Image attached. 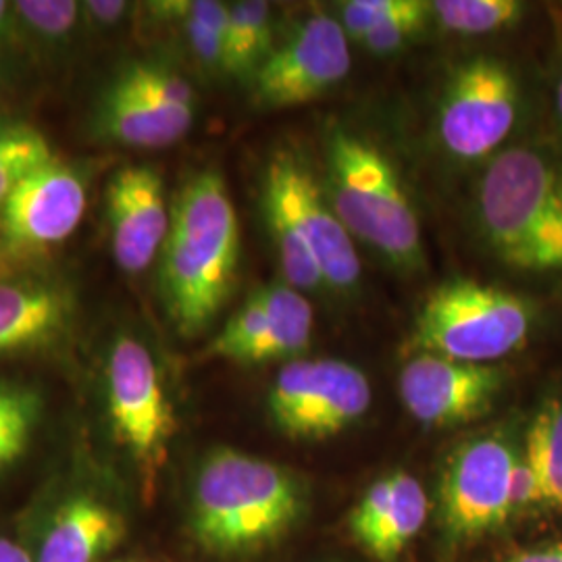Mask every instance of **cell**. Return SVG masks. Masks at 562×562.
I'll return each mask as SVG.
<instances>
[{"label":"cell","instance_id":"cell-1","mask_svg":"<svg viewBox=\"0 0 562 562\" xmlns=\"http://www.w3.org/2000/svg\"><path fill=\"white\" fill-rule=\"evenodd\" d=\"M306 498L304 483L290 469L234 448H213L192 483L190 531L211 554H252L296 527Z\"/></svg>","mask_w":562,"mask_h":562},{"label":"cell","instance_id":"cell-2","mask_svg":"<svg viewBox=\"0 0 562 562\" xmlns=\"http://www.w3.org/2000/svg\"><path fill=\"white\" fill-rule=\"evenodd\" d=\"M161 292L181 336H196L227 301L240 262V223L225 180L201 171L183 186L162 244Z\"/></svg>","mask_w":562,"mask_h":562},{"label":"cell","instance_id":"cell-3","mask_svg":"<svg viewBox=\"0 0 562 562\" xmlns=\"http://www.w3.org/2000/svg\"><path fill=\"white\" fill-rule=\"evenodd\" d=\"M477 223L508 267L562 271V150L527 142L487 162L477 183Z\"/></svg>","mask_w":562,"mask_h":562},{"label":"cell","instance_id":"cell-4","mask_svg":"<svg viewBox=\"0 0 562 562\" xmlns=\"http://www.w3.org/2000/svg\"><path fill=\"white\" fill-rule=\"evenodd\" d=\"M325 196L350 236L398 271L425 267L422 225L394 165L371 142L341 127L325 140Z\"/></svg>","mask_w":562,"mask_h":562},{"label":"cell","instance_id":"cell-5","mask_svg":"<svg viewBox=\"0 0 562 562\" xmlns=\"http://www.w3.org/2000/svg\"><path fill=\"white\" fill-rule=\"evenodd\" d=\"M531 323V306L508 290L471 280L448 281L423 302L408 352L496 364L521 350Z\"/></svg>","mask_w":562,"mask_h":562},{"label":"cell","instance_id":"cell-6","mask_svg":"<svg viewBox=\"0 0 562 562\" xmlns=\"http://www.w3.org/2000/svg\"><path fill=\"white\" fill-rule=\"evenodd\" d=\"M104 390L113 434L136 464L142 496L148 503L169 457L176 417L157 361L138 338L120 336L111 344Z\"/></svg>","mask_w":562,"mask_h":562},{"label":"cell","instance_id":"cell-7","mask_svg":"<svg viewBox=\"0 0 562 562\" xmlns=\"http://www.w3.org/2000/svg\"><path fill=\"white\" fill-rule=\"evenodd\" d=\"M519 443L503 431L462 442L443 462L438 515L450 546L480 542L517 519Z\"/></svg>","mask_w":562,"mask_h":562},{"label":"cell","instance_id":"cell-8","mask_svg":"<svg viewBox=\"0 0 562 562\" xmlns=\"http://www.w3.org/2000/svg\"><path fill=\"white\" fill-rule=\"evenodd\" d=\"M88 206L86 176L53 159L0 202V276L46 257L78 229Z\"/></svg>","mask_w":562,"mask_h":562},{"label":"cell","instance_id":"cell-9","mask_svg":"<svg viewBox=\"0 0 562 562\" xmlns=\"http://www.w3.org/2000/svg\"><path fill=\"white\" fill-rule=\"evenodd\" d=\"M521 109L513 69L496 57H475L457 67L438 102V140L459 161L494 155L510 136Z\"/></svg>","mask_w":562,"mask_h":562},{"label":"cell","instance_id":"cell-10","mask_svg":"<svg viewBox=\"0 0 562 562\" xmlns=\"http://www.w3.org/2000/svg\"><path fill=\"white\" fill-rule=\"evenodd\" d=\"M373 392L359 367L336 359L290 361L269 390L273 425L294 440H327L359 422Z\"/></svg>","mask_w":562,"mask_h":562},{"label":"cell","instance_id":"cell-11","mask_svg":"<svg viewBox=\"0 0 562 562\" xmlns=\"http://www.w3.org/2000/svg\"><path fill=\"white\" fill-rule=\"evenodd\" d=\"M262 199L280 204L301 232L322 271L323 285L352 292L361 281V259L313 171L288 150L278 153L265 173Z\"/></svg>","mask_w":562,"mask_h":562},{"label":"cell","instance_id":"cell-12","mask_svg":"<svg viewBox=\"0 0 562 562\" xmlns=\"http://www.w3.org/2000/svg\"><path fill=\"white\" fill-rule=\"evenodd\" d=\"M348 42L340 21L325 13L301 21L255 74V101L262 109H292L315 101L348 76L352 65Z\"/></svg>","mask_w":562,"mask_h":562},{"label":"cell","instance_id":"cell-13","mask_svg":"<svg viewBox=\"0 0 562 562\" xmlns=\"http://www.w3.org/2000/svg\"><path fill=\"white\" fill-rule=\"evenodd\" d=\"M506 371L498 364H471L438 355H411L402 367V404L427 427H454L487 415L503 394Z\"/></svg>","mask_w":562,"mask_h":562},{"label":"cell","instance_id":"cell-14","mask_svg":"<svg viewBox=\"0 0 562 562\" xmlns=\"http://www.w3.org/2000/svg\"><path fill=\"white\" fill-rule=\"evenodd\" d=\"M106 222L115 262L125 273H140L161 255L171 213L161 173L150 165L120 169L106 186Z\"/></svg>","mask_w":562,"mask_h":562},{"label":"cell","instance_id":"cell-15","mask_svg":"<svg viewBox=\"0 0 562 562\" xmlns=\"http://www.w3.org/2000/svg\"><path fill=\"white\" fill-rule=\"evenodd\" d=\"M78 304L63 281L0 276V359L55 348L74 327Z\"/></svg>","mask_w":562,"mask_h":562},{"label":"cell","instance_id":"cell-16","mask_svg":"<svg viewBox=\"0 0 562 562\" xmlns=\"http://www.w3.org/2000/svg\"><path fill=\"white\" fill-rule=\"evenodd\" d=\"M429 515V498L419 480L394 471L371 483L348 517V531L362 552L378 562H394L413 542Z\"/></svg>","mask_w":562,"mask_h":562},{"label":"cell","instance_id":"cell-17","mask_svg":"<svg viewBox=\"0 0 562 562\" xmlns=\"http://www.w3.org/2000/svg\"><path fill=\"white\" fill-rule=\"evenodd\" d=\"M517 519L562 517V387L527 423L515 473Z\"/></svg>","mask_w":562,"mask_h":562},{"label":"cell","instance_id":"cell-18","mask_svg":"<svg viewBox=\"0 0 562 562\" xmlns=\"http://www.w3.org/2000/svg\"><path fill=\"white\" fill-rule=\"evenodd\" d=\"M125 538V519L97 494L78 492L55 508L36 562H101Z\"/></svg>","mask_w":562,"mask_h":562},{"label":"cell","instance_id":"cell-19","mask_svg":"<svg viewBox=\"0 0 562 562\" xmlns=\"http://www.w3.org/2000/svg\"><path fill=\"white\" fill-rule=\"evenodd\" d=\"M192 123L165 111L115 78L94 104L90 130L99 140L127 148H165L183 138Z\"/></svg>","mask_w":562,"mask_h":562},{"label":"cell","instance_id":"cell-20","mask_svg":"<svg viewBox=\"0 0 562 562\" xmlns=\"http://www.w3.org/2000/svg\"><path fill=\"white\" fill-rule=\"evenodd\" d=\"M269 311V325L255 352L252 364L296 359L302 355L313 334V306L301 290L285 281L259 288Z\"/></svg>","mask_w":562,"mask_h":562},{"label":"cell","instance_id":"cell-21","mask_svg":"<svg viewBox=\"0 0 562 562\" xmlns=\"http://www.w3.org/2000/svg\"><path fill=\"white\" fill-rule=\"evenodd\" d=\"M273 53V9L262 0H240L227 4L225 74L255 78Z\"/></svg>","mask_w":562,"mask_h":562},{"label":"cell","instance_id":"cell-22","mask_svg":"<svg viewBox=\"0 0 562 562\" xmlns=\"http://www.w3.org/2000/svg\"><path fill=\"white\" fill-rule=\"evenodd\" d=\"M150 9L162 18L178 21L190 44V50L202 67L225 71V36L227 4L217 0L153 2Z\"/></svg>","mask_w":562,"mask_h":562},{"label":"cell","instance_id":"cell-23","mask_svg":"<svg viewBox=\"0 0 562 562\" xmlns=\"http://www.w3.org/2000/svg\"><path fill=\"white\" fill-rule=\"evenodd\" d=\"M42 415L44 396L36 385L0 380V475L25 457Z\"/></svg>","mask_w":562,"mask_h":562},{"label":"cell","instance_id":"cell-24","mask_svg":"<svg viewBox=\"0 0 562 562\" xmlns=\"http://www.w3.org/2000/svg\"><path fill=\"white\" fill-rule=\"evenodd\" d=\"M57 159L48 138L25 121L0 120V202L42 165Z\"/></svg>","mask_w":562,"mask_h":562},{"label":"cell","instance_id":"cell-25","mask_svg":"<svg viewBox=\"0 0 562 562\" xmlns=\"http://www.w3.org/2000/svg\"><path fill=\"white\" fill-rule=\"evenodd\" d=\"M525 4L517 0H436L431 15L446 32L480 36L501 32L521 20Z\"/></svg>","mask_w":562,"mask_h":562},{"label":"cell","instance_id":"cell-26","mask_svg":"<svg viewBox=\"0 0 562 562\" xmlns=\"http://www.w3.org/2000/svg\"><path fill=\"white\" fill-rule=\"evenodd\" d=\"M267 325H269V311L262 301L261 292L257 290L206 346L204 357L252 364L255 352L267 331Z\"/></svg>","mask_w":562,"mask_h":562},{"label":"cell","instance_id":"cell-27","mask_svg":"<svg viewBox=\"0 0 562 562\" xmlns=\"http://www.w3.org/2000/svg\"><path fill=\"white\" fill-rule=\"evenodd\" d=\"M123 83L136 90L148 101L162 106L169 113L194 121L196 97L190 81L183 80L178 71L159 63H132L117 76Z\"/></svg>","mask_w":562,"mask_h":562},{"label":"cell","instance_id":"cell-28","mask_svg":"<svg viewBox=\"0 0 562 562\" xmlns=\"http://www.w3.org/2000/svg\"><path fill=\"white\" fill-rule=\"evenodd\" d=\"M11 4L21 38L32 36L44 44H65L80 25L81 2L76 0H15Z\"/></svg>","mask_w":562,"mask_h":562},{"label":"cell","instance_id":"cell-29","mask_svg":"<svg viewBox=\"0 0 562 562\" xmlns=\"http://www.w3.org/2000/svg\"><path fill=\"white\" fill-rule=\"evenodd\" d=\"M419 0H350L344 2L340 11V25L348 41L361 42L367 34L382 27L383 23L396 20Z\"/></svg>","mask_w":562,"mask_h":562},{"label":"cell","instance_id":"cell-30","mask_svg":"<svg viewBox=\"0 0 562 562\" xmlns=\"http://www.w3.org/2000/svg\"><path fill=\"white\" fill-rule=\"evenodd\" d=\"M429 18H431V2L419 0L417 7L411 9L408 13H404L396 20L387 21V23H383L382 27L367 34L361 44L369 53H373L378 57L394 55L422 34Z\"/></svg>","mask_w":562,"mask_h":562},{"label":"cell","instance_id":"cell-31","mask_svg":"<svg viewBox=\"0 0 562 562\" xmlns=\"http://www.w3.org/2000/svg\"><path fill=\"white\" fill-rule=\"evenodd\" d=\"M130 11V2L123 0H86L81 2V20L94 32H111L120 25Z\"/></svg>","mask_w":562,"mask_h":562},{"label":"cell","instance_id":"cell-32","mask_svg":"<svg viewBox=\"0 0 562 562\" xmlns=\"http://www.w3.org/2000/svg\"><path fill=\"white\" fill-rule=\"evenodd\" d=\"M501 562H562V536L517 546Z\"/></svg>","mask_w":562,"mask_h":562},{"label":"cell","instance_id":"cell-33","mask_svg":"<svg viewBox=\"0 0 562 562\" xmlns=\"http://www.w3.org/2000/svg\"><path fill=\"white\" fill-rule=\"evenodd\" d=\"M18 41H21V32L13 13V4L0 0V46Z\"/></svg>","mask_w":562,"mask_h":562},{"label":"cell","instance_id":"cell-34","mask_svg":"<svg viewBox=\"0 0 562 562\" xmlns=\"http://www.w3.org/2000/svg\"><path fill=\"white\" fill-rule=\"evenodd\" d=\"M0 562H36L20 542L0 536Z\"/></svg>","mask_w":562,"mask_h":562},{"label":"cell","instance_id":"cell-35","mask_svg":"<svg viewBox=\"0 0 562 562\" xmlns=\"http://www.w3.org/2000/svg\"><path fill=\"white\" fill-rule=\"evenodd\" d=\"M557 113L562 121V67L561 74H559V81H557Z\"/></svg>","mask_w":562,"mask_h":562},{"label":"cell","instance_id":"cell-36","mask_svg":"<svg viewBox=\"0 0 562 562\" xmlns=\"http://www.w3.org/2000/svg\"><path fill=\"white\" fill-rule=\"evenodd\" d=\"M2 81H4V65L0 60V88H2Z\"/></svg>","mask_w":562,"mask_h":562},{"label":"cell","instance_id":"cell-37","mask_svg":"<svg viewBox=\"0 0 562 562\" xmlns=\"http://www.w3.org/2000/svg\"><path fill=\"white\" fill-rule=\"evenodd\" d=\"M115 562H130V561H115Z\"/></svg>","mask_w":562,"mask_h":562}]
</instances>
